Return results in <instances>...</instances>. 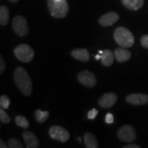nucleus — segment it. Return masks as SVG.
I'll return each instance as SVG.
<instances>
[{"label": "nucleus", "instance_id": "nucleus-1", "mask_svg": "<svg viewBox=\"0 0 148 148\" xmlns=\"http://www.w3.org/2000/svg\"><path fill=\"white\" fill-rule=\"evenodd\" d=\"M14 79L23 95L29 96L32 92V82L26 70L22 66L16 68L14 73Z\"/></svg>", "mask_w": 148, "mask_h": 148}, {"label": "nucleus", "instance_id": "nucleus-2", "mask_svg": "<svg viewBox=\"0 0 148 148\" xmlns=\"http://www.w3.org/2000/svg\"><path fill=\"white\" fill-rule=\"evenodd\" d=\"M114 38L118 45L124 48L131 47L134 43V35L124 27H119L115 29Z\"/></svg>", "mask_w": 148, "mask_h": 148}, {"label": "nucleus", "instance_id": "nucleus-3", "mask_svg": "<svg viewBox=\"0 0 148 148\" xmlns=\"http://www.w3.org/2000/svg\"><path fill=\"white\" fill-rule=\"evenodd\" d=\"M47 6L51 15L56 18L65 17L69 12V4L66 0H47Z\"/></svg>", "mask_w": 148, "mask_h": 148}, {"label": "nucleus", "instance_id": "nucleus-4", "mask_svg": "<svg viewBox=\"0 0 148 148\" xmlns=\"http://www.w3.org/2000/svg\"><path fill=\"white\" fill-rule=\"evenodd\" d=\"M14 54L21 62H29L34 58V51L27 44H21L14 49Z\"/></svg>", "mask_w": 148, "mask_h": 148}, {"label": "nucleus", "instance_id": "nucleus-5", "mask_svg": "<svg viewBox=\"0 0 148 148\" xmlns=\"http://www.w3.org/2000/svg\"><path fill=\"white\" fill-rule=\"evenodd\" d=\"M12 28L14 32L20 36H26L29 32L27 22L23 16L17 15L12 20Z\"/></svg>", "mask_w": 148, "mask_h": 148}, {"label": "nucleus", "instance_id": "nucleus-6", "mask_svg": "<svg viewBox=\"0 0 148 148\" xmlns=\"http://www.w3.org/2000/svg\"><path fill=\"white\" fill-rule=\"evenodd\" d=\"M117 136L122 141L127 143L134 141L136 138L135 130L131 125H125L120 127L117 132Z\"/></svg>", "mask_w": 148, "mask_h": 148}, {"label": "nucleus", "instance_id": "nucleus-7", "mask_svg": "<svg viewBox=\"0 0 148 148\" xmlns=\"http://www.w3.org/2000/svg\"><path fill=\"white\" fill-rule=\"evenodd\" d=\"M49 136L51 138L59 141L64 142L67 141L70 137L69 132L65 128L60 126V125H53L49 130Z\"/></svg>", "mask_w": 148, "mask_h": 148}, {"label": "nucleus", "instance_id": "nucleus-8", "mask_svg": "<svg viewBox=\"0 0 148 148\" xmlns=\"http://www.w3.org/2000/svg\"><path fill=\"white\" fill-rule=\"evenodd\" d=\"M77 79L81 84L89 88L93 87L97 84L95 75L88 70L81 71L77 75Z\"/></svg>", "mask_w": 148, "mask_h": 148}, {"label": "nucleus", "instance_id": "nucleus-9", "mask_svg": "<svg viewBox=\"0 0 148 148\" xmlns=\"http://www.w3.org/2000/svg\"><path fill=\"white\" fill-rule=\"evenodd\" d=\"M117 95L114 92H110L103 95L99 98L98 103L103 108H110L115 104L117 101Z\"/></svg>", "mask_w": 148, "mask_h": 148}, {"label": "nucleus", "instance_id": "nucleus-10", "mask_svg": "<svg viewBox=\"0 0 148 148\" xmlns=\"http://www.w3.org/2000/svg\"><path fill=\"white\" fill-rule=\"evenodd\" d=\"M119 19V16L115 12H109L99 18V23L101 26L108 27L113 25Z\"/></svg>", "mask_w": 148, "mask_h": 148}, {"label": "nucleus", "instance_id": "nucleus-11", "mask_svg": "<svg viewBox=\"0 0 148 148\" xmlns=\"http://www.w3.org/2000/svg\"><path fill=\"white\" fill-rule=\"evenodd\" d=\"M126 101L132 105H145L148 103V95L132 93L127 96Z\"/></svg>", "mask_w": 148, "mask_h": 148}, {"label": "nucleus", "instance_id": "nucleus-12", "mask_svg": "<svg viewBox=\"0 0 148 148\" xmlns=\"http://www.w3.org/2000/svg\"><path fill=\"white\" fill-rule=\"evenodd\" d=\"M23 138L27 148H37L39 145V140L38 138L29 131L23 132Z\"/></svg>", "mask_w": 148, "mask_h": 148}, {"label": "nucleus", "instance_id": "nucleus-13", "mask_svg": "<svg viewBox=\"0 0 148 148\" xmlns=\"http://www.w3.org/2000/svg\"><path fill=\"white\" fill-rule=\"evenodd\" d=\"M114 58L119 62H124L131 58V53L124 47H118L114 51Z\"/></svg>", "mask_w": 148, "mask_h": 148}, {"label": "nucleus", "instance_id": "nucleus-14", "mask_svg": "<svg viewBox=\"0 0 148 148\" xmlns=\"http://www.w3.org/2000/svg\"><path fill=\"white\" fill-rule=\"evenodd\" d=\"M71 54L73 58L82 62H88L90 59L89 52L86 49H81V48L75 49L71 51Z\"/></svg>", "mask_w": 148, "mask_h": 148}, {"label": "nucleus", "instance_id": "nucleus-15", "mask_svg": "<svg viewBox=\"0 0 148 148\" xmlns=\"http://www.w3.org/2000/svg\"><path fill=\"white\" fill-rule=\"evenodd\" d=\"M125 8L131 10H138L143 7L144 0H121Z\"/></svg>", "mask_w": 148, "mask_h": 148}, {"label": "nucleus", "instance_id": "nucleus-16", "mask_svg": "<svg viewBox=\"0 0 148 148\" xmlns=\"http://www.w3.org/2000/svg\"><path fill=\"white\" fill-rule=\"evenodd\" d=\"M114 53L110 49H105L102 54H101V64L105 66H109L114 62Z\"/></svg>", "mask_w": 148, "mask_h": 148}, {"label": "nucleus", "instance_id": "nucleus-17", "mask_svg": "<svg viewBox=\"0 0 148 148\" xmlns=\"http://www.w3.org/2000/svg\"><path fill=\"white\" fill-rule=\"evenodd\" d=\"M84 144L86 147L87 148H97L98 142L97 138L92 133L86 132L84 136Z\"/></svg>", "mask_w": 148, "mask_h": 148}, {"label": "nucleus", "instance_id": "nucleus-18", "mask_svg": "<svg viewBox=\"0 0 148 148\" xmlns=\"http://www.w3.org/2000/svg\"><path fill=\"white\" fill-rule=\"evenodd\" d=\"M9 21V10L5 5L0 7V24L3 26L6 25Z\"/></svg>", "mask_w": 148, "mask_h": 148}, {"label": "nucleus", "instance_id": "nucleus-19", "mask_svg": "<svg viewBox=\"0 0 148 148\" xmlns=\"http://www.w3.org/2000/svg\"><path fill=\"white\" fill-rule=\"evenodd\" d=\"M35 119L38 123H44L49 116V112L48 111H42L41 110H36L34 113Z\"/></svg>", "mask_w": 148, "mask_h": 148}, {"label": "nucleus", "instance_id": "nucleus-20", "mask_svg": "<svg viewBox=\"0 0 148 148\" xmlns=\"http://www.w3.org/2000/svg\"><path fill=\"white\" fill-rule=\"evenodd\" d=\"M15 123L18 126L23 127V128H27L29 127V121L25 116L21 115H17L15 117Z\"/></svg>", "mask_w": 148, "mask_h": 148}, {"label": "nucleus", "instance_id": "nucleus-21", "mask_svg": "<svg viewBox=\"0 0 148 148\" xmlns=\"http://www.w3.org/2000/svg\"><path fill=\"white\" fill-rule=\"evenodd\" d=\"M8 147L10 148H22L23 147L21 142L16 138H10L8 141Z\"/></svg>", "mask_w": 148, "mask_h": 148}, {"label": "nucleus", "instance_id": "nucleus-22", "mask_svg": "<svg viewBox=\"0 0 148 148\" xmlns=\"http://www.w3.org/2000/svg\"><path fill=\"white\" fill-rule=\"evenodd\" d=\"M10 104V100L7 95H2L0 97V106L4 109H8Z\"/></svg>", "mask_w": 148, "mask_h": 148}, {"label": "nucleus", "instance_id": "nucleus-23", "mask_svg": "<svg viewBox=\"0 0 148 148\" xmlns=\"http://www.w3.org/2000/svg\"><path fill=\"white\" fill-rule=\"evenodd\" d=\"M0 120L3 123H7L10 121V116L5 112L2 107L0 108Z\"/></svg>", "mask_w": 148, "mask_h": 148}, {"label": "nucleus", "instance_id": "nucleus-24", "mask_svg": "<svg viewBox=\"0 0 148 148\" xmlns=\"http://www.w3.org/2000/svg\"><path fill=\"white\" fill-rule=\"evenodd\" d=\"M98 110L95 108H92L91 110H90L88 113V118L89 119H94L96 117V116L98 114Z\"/></svg>", "mask_w": 148, "mask_h": 148}, {"label": "nucleus", "instance_id": "nucleus-25", "mask_svg": "<svg viewBox=\"0 0 148 148\" xmlns=\"http://www.w3.org/2000/svg\"><path fill=\"white\" fill-rule=\"evenodd\" d=\"M140 42L143 47L148 49V35H144L140 39Z\"/></svg>", "mask_w": 148, "mask_h": 148}, {"label": "nucleus", "instance_id": "nucleus-26", "mask_svg": "<svg viewBox=\"0 0 148 148\" xmlns=\"http://www.w3.org/2000/svg\"><path fill=\"white\" fill-rule=\"evenodd\" d=\"M105 121H106V123H112L114 122V116L113 114L110 113L106 114V118H105Z\"/></svg>", "mask_w": 148, "mask_h": 148}, {"label": "nucleus", "instance_id": "nucleus-27", "mask_svg": "<svg viewBox=\"0 0 148 148\" xmlns=\"http://www.w3.org/2000/svg\"><path fill=\"white\" fill-rule=\"evenodd\" d=\"M5 69V64L4 62V60L2 57L1 56V58H0V73H2Z\"/></svg>", "mask_w": 148, "mask_h": 148}, {"label": "nucleus", "instance_id": "nucleus-28", "mask_svg": "<svg viewBox=\"0 0 148 148\" xmlns=\"http://www.w3.org/2000/svg\"><path fill=\"white\" fill-rule=\"evenodd\" d=\"M139 147H140V146H138L137 145H133V144L125 145L123 147V148H139Z\"/></svg>", "mask_w": 148, "mask_h": 148}, {"label": "nucleus", "instance_id": "nucleus-29", "mask_svg": "<svg viewBox=\"0 0 148 148\" xmlns=\"http://www.w3.org/2000/svg\"><path fill=\"white\" fill-rule=\"evenodd\" d=\"M0 147H1V148H6V147H8V146L5 145V143L3 141V140H0Z\"/></svg>", "mask_w": 148, "mask_h": 148}, {"label": "nucleus", "instance_id": "nucleus-30", "mask_svg": "<svg viewBox=\"0 0 148 148\" xmlns=\"http://www.w3.org/2000/svg\"><path fill=\"white\" fill-rule=\"evenodd\" d=\"M95 59H96V60H99V59H101V56L96 55L95 56Z\"/></svg>", "mask_w": 148, "mask_h": 148}, {"label": "nucleus", "instance_id": "nucleus-31", "mask_svg": "<svg viewBox=\"0 0 148 148\" xmlns=\"http://www.w3.org/2000/svg\"><path fill=\"white\" fill-rule=\"evenodd\" d=\"M18 0H9V1H10L11 3H16Z\"/></svg>", "mask_w": 148, "mask_h": 148}, {"label": "nucleus", "instance_id": "nucleus-32", "mask_svg": "<svg viewBox=\"0 0 148 148\" xmlns=\"http://www.w3.org/2000/svg\"><path fill=\"white\" fill-rule=\"evenodd\" d=\"M103 51H99V53H100V54H102V53H103Z\"/></svg>", "mask_w": 148, "mask_h": 148}]
</instances>
